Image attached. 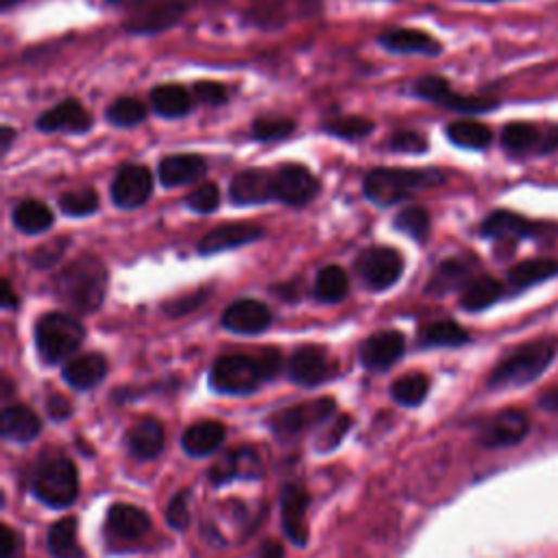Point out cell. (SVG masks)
<instances>
[{"label": "cell", "instance_id": "1", "mask_svg": "<svg viewBox=\"0 0 558 558\" xmlns=\"http://www.w3.org/2000/svg\"><path fill=\"white\" fill-rule=\"evenodd\" d=\"M107 268L97 255H79L55 277L58 297L79 315H92L107 295Z\"/></svg>", "mask_w": 558, "mask_h": 558}, {"label": "cell", "instance_id": "2", "mask_svg": "<svg viewBox=\"0 0 558 558\" xmlns=\"http://www.w3.org/2000/svg\"><path fill=\"white\" fill-rule=\"evenodd\" d=\"M445 175L441 170H404V168H373L365 177V196L378 207H391L413 194L441 186Z\"/></svg>", "mask_w": 558, "mask_h": 558}, {"label": "cell", "instance_id": "3", "mask_svg": "<svg viewBox=\"0 0 558 558\" xmlns=\"http://www.w3.org/2000/svg\"><path fill=\"white\" fill-rule=\"evenodd\" d=\"M558 343L554 339H543L528 343L506 356L489 378L491 389H515L525 386L536 380L556 358Z\"/></svg>", "mask_w": 558, "mask_h": 558}, {"label": "cell", "instance_id": "4", "mask_svg": "<svg viewBox=\"0 0 558 558\" xmlns=\"http://www.w3.org/2000/svg\"><path fill=\"white\" fill-rule=\"evenodd\" d=\"M84 326L66 313H49L36 326V347L47 365L71 358L84 343Z\"/></svg>", "mask_w": 558, "mask_h": 558}, {"label": "cell", "instance_id": "5", "mask_svg": "<svg viewBox=\"0 0 558 558\" xmlns=\"http://www.w3.org/2000/svg\"><path fill=\"white\" fill-rule=\"evenodd\" d=\"M34 493L47 506H71L79 493V475L75 465L62 456L47 458L45 462H40L34 478Z\"/></svg>", "mask_w": 558, "mask_h": 558}, {"label": "cell", "instance_id": "6", "mask_svg": "<svg viewBox=\"0 0 558 558\" xmlns=\"http://www.w3.org/2000/svg\"><path fill=\"white\" fill-rule=\"evenodd\" d=\"M264 382V373L257 358L251 356H223L210 371V384L225 395H249Z\"/></svg>", "mask_w": 558, "mask_h": 558}, {"label": "cell", "instance_id": "7", "mask_svg": "<svg viewBox=\"0 0 558 558\" xmlns=\"http://www.w3.org/2000/svg\"><path fill=\"white\" fill-rule=\"evenodd\" d=\"M356 270L367 289L389 291L404 275V257L393 246H371L358 255Z\"/></svg>", "mask_w": 558, "mask_h": 558}, {"label": "cell", "instance_id": "8", "mask_svg": "<svg viewBox=\"0 0 558 558\" xmlns=\"http://www.w3.org/2000/svg\"><path fill=\"white\" fill-rule=\"evenodd\" d=\"M194 0H149L144 8L131 14L125 29L134 36H155L175 27Z\"/></svg>", "mask_w": 558, "mask_h": 558}, {"label": "cell", "instance_id": "9", "mask_svg": "<svg viewBox=\"0 0 558 558\" xmlns=\"http://www.w3.org/2000/svg\"><path fill=\"white\" fill-rule=\"evenodd\" d=\"M319 179L302 164H284L272 170V192L279 203L304 207L319 194Z\"/></svg>", "mask_w": 558, "mask_h": 558}, {"label": "cell", "instance_id": "10", "mask_svg": "<svg viewBox=\"0 0 558 558\" xmlns=\"http://www.w3.org/2000/svg\"><path fill=\"white\" fill-rule=\"evenodd\" d=\"M413 97L436 103L441 107L460 112V114H482L493 107H497V101L491 99H478V97H465L449 88V84L443 77H421L410 88Z\"/></svg>", "mask_w": 558, "mask_h": 558}, {"label": "cell", "instance_id": "11", "mask_svg": "<svg viewBox=\"0 0 558 558\" xmlns=\"http://www.w3.org/2000/svg\"><path fill=\"white\" fill-rule=\"evenodd\" d=\"M153 194V175L147 166L127 164L112 181V201L121 210H138Z\"/></svg>", "mask_w": 558, "mask_h": 558}, {"label": "cell", "instance_id": "12", "mask_svg": "<svg viewBox=\"0 0 558 558\" xmlns=\"http://www.w3.org/2000/svg\"><path fill=\"white\" fill-rule=\"evenodd\" d=\"M334 410V402L332 400H319V402H310V404H302V406H293L287 408L282 413H277L270 421L272 432L279 436H297L304 430H308L310 426L328 419Z\"/></svg>", "mask_w": 558, "mask_h": 558}, {"label": "cell", "instance_id": "13", "mask_svg": "<svg viewBox=\"0 0 558 558\" xmlns=\"http://www.w3.org/2000/svg\"><path fill=\"white\" fill-rule=\"evenodd\" d=\"M92 114L77 99L62 101L36 121V127L42 134H86L92 129Z\"/></svg>", "mask_w": 558, "mask_h": 558}, {"label": "cell", "instance_id": "14", "mask_svg": "<svg viewBox=\"0 0 558 558\" xmlns=\"http://www.w3.org/2000/svg\"><path fill=\"white\" fill-rule=\"evenodd\" d=\"M229 201L238 207H249V205H264L275 201L272 192V170H262V168H246L238 173L231 179L229 186Z\"/></svg>", "mask_w": 558, "mask_h": 558}, {"label": "cell", "instance_id": "15", "mask_svg": "<svg viewBox=\"0 0 558 558\" xmlns=\"http://www.w3.org/2000/svg\"><path fill=\"white\" fill-rule=\"evenodd\" d=\"M270 324L272 315L268 306L257 300H238L223 313V328L242 337L262 334L270 328Z\"/></svg>", "mask_w": 558, "mask_h": 558}, {"label": "cell", "instance_id": "16", "mask_svg": "<svg viewBox=\"0 0 558 558\" xmlns=\"http://www.w3.org/2000/svg\"><path fill=\"white\" fill-rule=\"evenodd\" d=\"M502 147L512 155H523L532 151H554L558 147V127L541 131L530 123H510L502 131Z\"/></svg>", "mask_w": 558, "mask_h": 558}, {"label": "cell", "instance_id": "17", "mask_svg": "<svg viewBox=\"0 0 558 558\" xmlns=\"http://www.w3.org/2000/svg\"><path fill=\"white\" fill-rule=\"evenodd\" d=\"M262 236H264V229L259 225H251V223L218 225L203 236V240L199 242V253L214 255V253L231 251V249L257 242Z\"/></svg>", "mask_w": 558, "mask_h": 558}, {"label": "cell", "instance_id": "18", "mask_svg": "<svg viewBox=\"0 0 558 558\" xmlns=\"http://www.w3.org/2000/svg\"><path fill=\"white\" fill-rule=\"evenodd\" d=\"M406 350V341L402 332L384 330L369 337L360 347V360L371 371H384L393 367Z\"/></svg>", "mask_w": 558, "mask_h": 558}, {"label": "cell", "instance_id": "19", "mask_svg": "<svg viewBox=\"0 0 558 558\" xmlns=\"http://www.w3.org/2000/svg\"><path fill=\"white\" fill-rule=\"evenodd\" d=\"M530 430L528 417L519 410H504L495 415L480 432V441L486 447H508L519 443Z\"/></svg>", "mask_w": 558, "mask_h": 558}, {"label": "cell", "instance_id": "20", "mask_svg": "<svg viewBox=\"0 0 558 558\" xmlns=\"http://www.w3.org/2000/svg\"><path fill=\"white\" fill-rule=\"evenodd\" d=\"M380 45L395 55L436 58L443 51L439 40H434L426 31H417V29H389L386 34L380 36Z\"/></svg>", "mask_w": 558, "mask_h": 558}, {"label": "cell", "instance_id": "21", "mask_svg": "<svg viewBox=\"0 0 558 558\" xmlns=\"http://www.w3.org/2000/svg\"><path fill=\"white\" fill-rule=\"evenodd\" d=\"M282 521H284V530L291 536L293 543L297 545H306L308 541V523H306V512H308V504L310 497L302 486L289 484L282 491Z\"/></svg>", "mask_w": 558, "mask_h": 558}, {"label": "cell", "instance_id": "22", "mask_svg": "<svg viewBox=\"0 0 558 558\" xmlns=\"http://www.w3.org/2000/svg\"><path fill=\"white\" fill-rule=\"evenodd\" d=\"M207 173V164L201 155L194 153H181V155H170L160 162V183L164 188H179L194 183L203 179Z\"/></svg>", "mask_w": 558, "mask_h": 558}, {"label": "cell", "instance_id": "23", "mask_svg": "<svg viewBox=\"0 0 558 558\" xmlns=\"http://www.w3.org/2000/svg\"><path fill=\"white\" fill-rule=\"evenodd\" d=\"M328 356L321 347H302L293 354L289 365V376L295 384L302 386H317L328 378Z\"/></svg>", "mask_w": 558, "mask_h": 558}, {"label": "cell", "instance_id": "24", "mask_svg": "<svg viewBox=\"0 0 558 558\" xmlns=\"http://www.w3.org/2000/svg\"><path fill=\"white\" fill-rule=\"evenodd\" d=\"M151 519L144 510L131 506V504H116L107 512V530L125 541L140 538L149 532Z\"/></svg>", "mask_w": 558, "mask_h": 558}, {"label": "cell", "instance_id": "25", "mask_svg": "<svg viewBox=\"0 0 558 558\" xmlns=\"http://www.w3.org/2000/svg\"><path fill=\"white\" fill-rule=\"evenodd\" d=\"M42 430V419L27 406H10L0 417V432L8 441L27 443L34 441Z\"/></svg>", "mask_w": 558, "mask_h": 558}, {"label": "cell", "instance_id": "26", "mask_svg": "<svg viewBox=\"0 0 558 558\" xmlns=\"http://www.w3.org/2000/svg\"><path fill=\"white\" fill-rule=\"evenodd\" d=\"M262 475V462L253 449H240L233 452L225 458H220L212 467V480L216 484H223L233 478H244V480H255Z\"/></svg>", "mask_w": 558, "mask_h": 558}, {"label": "cell", "instance_id": "27", "mask_svg": "<svg viewBox=\"0 0 558 558\" xmlns=\"http://www.w3.org/2000/svg\"><path fill=\"white\" fill-rule=\"evenodd\" d=\"M107 373V363L101 354H86L79 356L71 363H66L62 376L64 380L77 389V391H88L94 389Z\"/></svg>", "mask_w": 558, "mask_h": 558}, {"label": "cell", "instance_id": "28", "mask_svg": "<svg viewBox=\"0 0 558 558\" xmlns=\"http://www.w3.org/2000/svg\"><path fill=\"white\" fill-rule=\"evenodd\" d=\"M482 236L486 238H497V240H515V238H525L534 233V225L528 223L523 216L508 212V210H497L491 212L482 227Z\"/></svg>", "mask_w": 558, "mask_h": 558}, {"label": "cell", "instance_id": "29", "mask_svg": "<svg viewBox=\"0 0 558 558\" xmlns=\"http://www.w3.org/2000/svg\"><path fill=\"white\" fill-rule=\"evenodd\" d=\"M225 441V426L218 421H199L183 432L181 445L190 456H210Z\"/></svg>", "mask_w": 558, "mask_h": 558}, {"label": "cell", "instance_id": "30", "mask_svg": "<svg viewBox=\"0 0 558 558\" xmlns=\"http://www.w3.org/2000/svg\"><path fill=\"white\" fill-rule=\"evenodd\" d=\"M502 293H504V289L495 277L480 275V277L469 279V282L465 284L462 295H460V306L469 313H480V310L491 308L502 297Z\"/></svg>", "mask_w": 558, "mask_h": 558}, {"label": "cell", "instance_id": "31", "mask_svg": "<svg viewBox=\"0 0 558 558\" xmlns=\"http://www.w3.org/2000/svg\"><path fill=\"white\" fill-rule=\"evenodd\" d=\"M14 225L16 229H21L23 233H29V236H38V233H45L53 227L55 223V216L51 212V207L38 199H25L21 201L16 207H14Z\"/></svg>", "mask_w": 558, "mask_h": 558}, {"label": "cell", "instance_id": "32", "mask_svg": "<svg viewBox=\"0 0 558 558\" xmlns=\"http://www.w3.org/2000/svg\"><path fill=\"white\" fill-rule=\"evenodd\" d=\"M129 447L142 460L157 458L164 449V428H162V423L157 419H144V421L136 423L129 432Z\"/></svg>", "mask_w": 558, "mask_h": 558}, {"label": "cell", "instance_id": "33", "mask_svg": "<svg viewBox=\"0 0 558 558\" xmlns=\"http://www.w3.org/2000/svg\"><path fill=\"white\" fill-rule=\"evenodd\" d=\"M151 105L162 118H183L192 110V99L186 88L177 84H166L153 88Z\"/></svg>", "mask_w": 558, "mask_h": 558}, {"label": "cell", "instance_id": "34", "mask_svg": "<svg viewBox=\"0 0 558 558\" xmlns=\"http://www.w3.org/2000/svg\"><path fill=\"white\" fill-rule=\"evenodd\" d=\"M347 295H350L347 272L337 264L324 266L317 275V282H315V297L321 304H341Z\"/></svg>", "mask_w": 558, "mask_h": 558}, {"label": "cell", "instance_id": "35", "mask_svg": "<svg viewBox=\"0 0 558 558\" xmlns=\"http://www.w3.org/2000/svg\"><path fill=\"white\" fill-rule=\"evenodd\" d=\"M556 275H558V259H525L510 268L508 282L512 289H528Z\"/></svg>", "mask_w": 558, "mask_h": 558}, {"label": "cell", "instance_id": "36", "mask_svg": "<svg viewBox=\"0 0 558 558\" xmlns=\"http://www.w3.org/2000/svg\"><path fill=\"white\" fill-rule=\"evenodd\" d=\"M445 134L452 144L469 151H482L493 140L491 129L478 121H454L447 125Z\"/></svg>", "mask_w": 558, "mask_h": 558}, {"label": "cell", "instance_id": "37", "mask_svg": "<svg viewBox=\"0 0 558 558\" xmlns=\"http://www.w3.org/2000/svg\"><path fill=\"white\" fill-rule=\"evenodd\" d=\"M47 545L53 558H81V545L77 536V519L58 521L47 536Z\"/></svg>", "mask_w": 558, "mask_h": 558}, {"label": "cell", "instance_id": "38", "mask_svg": "<svg viewBox=\"0 0 558 558\" xmlns=\"http://www.w3.org/2000/svg\"><path fill=\"white\" fill-rule=\"evenodd\" d=\"M430 391V380L423 373H408L393 382L391 395L402 406H419Z\"/></svg>", "mask_w": 558, "mask_h": 558}, {"label": "cell", "instance_id": "39", "mask_svg": "<svg viewBox=\"0 0 558 558\" xmlns=\"http://www.w3.org/2000/svg\"><path fill=\"white\" fill-rule=\"evenodd\" d=\"M373 121L365 118V116H345V118H332V121H326L321 125V129L334 138H341V140H350V142H356V140H363L367 136H371L373 131Z\"/></svg>", "mask_w": 558, "mask_h": 558}, {"label": "cell", "instance_id": "40", "mask_svg": "<svg viewBox=\"0 0 558 558\" xmlns=\"http://www.w3.org/2000/svg\"><path fill=\"white\" fill-rule=\"evenodd\" d=\"M393 227L406 236H410L417 242H426L428 233H430V214L426 207L421 205H408L404 207L395 220Z\"/></svg>", "mask_w": 558, "mask_h": 558}, {"label": "cell", "instance_id": "41", "mask_svg": "<svg viewBox=\"0 0 558 558\" xmlns=\"http://www.w3.org/2000/svg\"><path fill=\"white\" fill-rule=\"evenodd\" d=\"M107 121L114 125V127H121V129H131L140 123H144L147 118V107L142 101L134 99V97H123L118 101H114L110 107H107Z\"/></svg>", "mask_w": 558, "mask_h": 558}, {"label": "cell", "instance_id": "42", "mask_svg": "<svg viewBox=\"0 0 558 558\" xmlns=\"http://www.w3.org/2000/svg\"><path fill=\"white\" fill-rule=\"evenodd\" d=\"M469 341V334L454 321H436L426 328L421 343L426 347H460Z\"/></svg>", "mask_w": 558, "mask_h": 558}, {"label": "cell", "instance_id": "43", "mask_svg": "<svg viewBox=\"0 0 558 558\" xmlns=\"http://www.w3.org/2000/svg\"><path fill=\"white\" fill-rule=\"evenodd\" d=\"M467 272H469V268H467V264L460 262V259H447V262H443V264L436 268V272L432 275V279H430L428 293L443 295V293L456 289L458 284L465 282Z\"/></svg>", "mask_w": 558, "mask_h": 558}, {"label": "cell", "instance_id": "44", "mask_svg": "<svg viewBox=\"0 0 558 558\" xmlns=\"http://www.w3.org/2000/svg\"><path fill=\"white\" fill-rule=\"evenodd\" d=\"M60 207L66 216L86 218L99 212V194L94 188H79L60 196Z\"/></svg>", "mask_w": 558, "mask_h": 558}, {"label": "cell", "instance_id": "45", "mask_svg": "<svg viewBox=\"0 0 558 558\" xmlns=\"http://www.w3.org/2000/svg\"><path fill=\"white\" fill-rule=\"evenodd\" d=\"M295 131V123L289 118H257L251 125V138L257 142H275L289 138Z\"/></svg>", "mask_w": 558, "mask_h": 558}, {"label": "cell", "instance_id": "46", "mask_svg": "<svg viewBox=\"0 0 558 558\" xmlns=\"http://www.w3.org/2000/svg\"><path fill=\"white\" fill-rule=\"evenodd\" d=\"M389 151L393 153H408V155H421L428 153V138L419 131H410V129H397L391 134V138L386 140Z\"/></svg>", "mask_w": 558, "mask_h": 558}, {"label": "cell", "instance_id": "47", "mask_svg": "<svg viewBox=\"0 0 558 558\" xmlns=\"http://www.w3.org/2000/svg\"><path fill=\"white\" fill-rule=\"evenodd\" d=\"M186 205L196 212V214H212L218 210L220 205V190L216 183L207 181V183H201L199 188H194L188 199H186Z\"/></svg>", "mask_w": 558, "mask_h": 558}, {"label": "cell", "instance_id": "48", "mask_svg": "<svg viewBox=\"0 0 558 558\" xmlns=\"http://www.w3.org/2000/svg\"><path fill=\"white\" fill-rule=\"evenodd\" d=\"M66 246H68V238H55L34 251L31 264L38 268H51L64 255Z\"/></svg>", "mask_w": 558, "mask_h": 558}, {"label": "cell", "instance_id": "49", "mask_svg": "<svg viewBox=\"0 0 558 558\" xmlns=\"http://www.w3.org/2000/svg\"><path fill=\"white\" fill-rule=\"evenodd\" d=\"M192 97L205 105H225L229 99L225 86L216 81H196L192 86Z\"/></svg>", "mask_w": 558, "mask_h": 558}, {"label": "cell", "instance_id": "50", "mask_svg": "<svg viewBox=\"0 0 558 558\" xmlns=\"http://www.w3.org/2000/svg\"><path fill=\"white\" fill-rule=\"evenodd\" d=\"M205 297H207V291H196V293H190V295L179 297V300H175V302H168V304L164 306V310H166L170 317H183V315L196 310V308L203 304Z\"/></svg>", "mask_w": 558, "mask_h": 558}, {"label": "cell", "instance_id": "51", "mask_svg": "<svg viewBox=\"0 0 558 558\" xmlns=\"http://www.w3.org/2000/svg\"><path fill=\"white\" fill-rule=\"evenodd\" d=\"M186 497H188L186 493L175 495L173 502H170V506H168V512H166L168 523H170L173 528H177V530H183V528L188 525V521H190V512H188Z\"/></svg>", "mask_w": 558, "mask_h": 558}, {"label": "cell", "instance_id": "52", "mask_svg": "<svg viewBox=\"0 0 558 558\" xmlns=\"http://www.w3.org/2000/svg\"><path fill=\"white\" fill-rule=\"evenodd\" d=\"M257 360H259L264 380H270L272 376H277L279 369H282V356H279L275 350H264Z\"/></svg>", "mask_w": 558, "mask_h": 558}, {"label": "cell", "instance_id": "53", "mask_svg": "<svg viewBox=\"0 0 558 558\" xmlns=\"http://www.w3.org/2000/svg\"><path fill=\"white\" fill-rule=\"evenodd\" d=\"M0 534H3V551H0V556L3 558H10L12 551H14V545H16V536L12 532L10 525H3L0 528Z\"/></svg>", "mask_w": 558, "mask_h": 558}, {"label": "cell", "instance_id": "54", "mask_svg": "<svg viewBox=\"0 0 558 558\" xmlns=\"http://www.w3.org/2000/svg\"><path fill=\"white\" fill-rule=\"evenodd\" d=\"M49 413H51L55 419H64V417H68V415H71V406H68V402H66V400L55 397V400H51V402H49Z\"/></svg>", "mask_w": 558, "mask_h": 558}, {"label": "cell", "instance_id": "55", "mask_svg": "<svg viewBox=\"0 0 558 558\" xmlns=\"http://www.w3.org/2000/svg\"><path fill=\"white\" fill-rule=\"evenodd\" d=\"M112 8H121V10H129V12H138L140 8H144L149 0H107Z\"/></svg>", "mask_w": 558, "mask_h": 558}, {"label": "cell", "instance_id": "56", "mask_svg": "<svg viewBox=\"0 0 558 558\" xmlns=\"http://www.w3.org/2000/svg\"><path fill=\"white\" fill-rule=\"evenodd\" d=\"M14 140H16V131L10 125H5L3 129H0V149H3V153H8L12 149Z\"/></svg>", "mask_w": 558, "mask_h": 558}, {"label": "cell", "instance_id": "57", "mask_svg": "<svg viewBox=\"0 0 558 558\" xmlns=\"http://www.w3.org/2000/svg\"><path fill=\"white\" fill-rule=\"evenodd\" d=\"M16 306H18V300L12 293V284L5 279V282H3V308L10 310V308H16Z\"/></svg>", "mask_w": 558, "mask_h": 558}, {"label": "cell", "instance_id": "58", "mask_svg": "<svg viewBox=\"0 0 558 558\" xmlns=\"http://www.w3.org/2000/svg\"><path fill=\"white\" fill-rule=\"evenodd\" d=\"M282 556H284V549H282V545H277V543H266L262 554H259V558H282Z\"/></svg>", "mask_w": 558, "mask_h": 558}, {"label": "cell", "instance_id": "59", "mask_svg": "<svg viewBox=\"0 0 558 558\" xmlns=\"http://www.w3.org/2000/svg\"><path fill=\"white\" fill-rule=\"evenodd\" d=\"M541 406H543L545 410H558V389L547 391V393L541 397Z\"/></svg>", "mask_w": 558, "mask_h": 558}, {"label": "cell", "instance_id": "60", "mask_svg": "<svg viewBox=\"0 0 558 558\" xmlns=\"http://www.w3.org/2000/svg\"><path fill=\"white\" fill-rule=\"evenodd\" d=\"M16 3H21V0H0V8H3V10H10V8H14Z\"/></svg>", "mask_w": 558, "mask_h": 558}, {"label": "cell", "instance_id": "61", "mask_svg": "<svg viewBox=\"0 0 558 558\" xmlns=\"http://www.w3.org/2000/svg\"><path fill=\"white\" fill-rule=\"evenodd\" d=\"M475 3H502V0H475Z\"/></svg>", "mask_w": 558, "mask_h": 558}]
</instances>
